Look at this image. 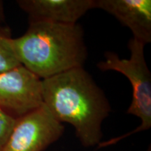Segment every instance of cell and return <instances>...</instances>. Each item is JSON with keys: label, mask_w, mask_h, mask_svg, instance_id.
Segmentation results:
<instances>
[{"label": "cell", "mask_w": 151, "mask_h": 151, "mask_svg": "<svg viewBox=\"0 0 151 151\" xmlns=\"http://www.w3.org/2000/svg\"><path fill=\"white\" fill-rule=\"evenodd\" d=\"M145 46L144 43L132 38L128 43L130 51L128 59L120 58L116 52L109 51L105 52V59L97 64L101 71H117L128 78L132 86V99L127 113L138 117L141 122L132 132L100 143L99 148L115 144L122 139L151 127V73L145 58Z\"/></svg>", "instance_id": "cell-3"}, {"label": "cell", "mask_w": 151, "mask_h": 151, "mask_svg": "<svg viewBox=\"0 0 151 151\" xmlns=\"http://www.w3.org/2000/svg\"><path fill=\"white\" fill-rule=\"evenodd\" d=\"M43 104L41 80L20 65L0 73V109L18 119Z\"/></svg>", "instance_id": "cell-5"}, {"label": "cell", "mask_w": 151, "mask_h": 151, "mask_svg": "<svg viewBox=\"0 0 151 151\" xmlns=\"http://www.w3.org/2000/svg\"><path fill=\"white\" fill-rule=\"evenodd\" d=\"M16 120L0 109V151H2L14 129Z\"/></svg>", "instance_id": "cell-9"}, {"label": "cell", "mask_w": 151, "mask_h": 151, "mask_svg": "<svg viewBox=\"0 0 151 151\" xmlns=\"http://www.w3.org/2000/svg\"><path fill=\"white\" fill-rule=\"evenodd\" d=\"M11 29L0 25V73L21 65L15 53Z\"/></svg>", "instance_id": "cell-8"}, {"label": "cell", "mask_w": 151, "mask_h": 151, "mask_svg": "<svg viewBox=\"0 0 151 151\" xmlns=\"http://www.w3.org/2000/svg\"><path fill=\"white\" fill-rule=\"evenodd\" d=\"M43 103L58 121L75 129L82 145H99L101 124L111 106L104 92L83 67L41 80Z\"/></svg>", "instance_id": "cell-1"}, {"label": "cell", "mask_w": 151, "mask_h": 151, "mask_svg": "<svg viewBox=\"0 0 151 151\" xmlns=\"http://www.w3.org/2000/svg\"><path fill=\"white\" fill-rule=\"evenodd\" d=\"M19 62L41 80L83 67L88 57L80 24L30 22L26 32L13 39Z\"/></svg>", "instance_id": "cell-2"}, {"label": "cell", "mask_w": 151, "mask_h": 151, "mask_svg": "<svg viewBox=\"0 0 151 151\" xmlns=\"http://www.w3.org/2000/svg\"><path fill=\"white\" fill-rule=\"evenodd\" d=\"M17 4L30 22L73 24L95 9V0H18Z\"/></svg>", "instance_id": "cell-6"}, {"label": "cell", "mask_w": 151, "mask_h": 151, "mask_svg": "<svg viewBox=\"0 0 151 151\" xmlns=\"http://www.w3.org/2000/svg\"><path fill=\"white\" fill-rule=\"evenodd\" d=\"M5 19L4 10V5L1 1H0V22H4Z\"/></svg>", "instance_id": "cell-10"}, {"label": "cell", "mask_w": 151, "mask_h": 151, "mask_svg": "<svg viewBox=\"0 0 151 151\" xmlns=\"http://www.w3.org/2000/svg\"><path fill=\"white\" fill-rule=\"evenodd\" d=\"M95 9L106 11L129 28L132 38L145 45L151 42L150 0H95Z\"/></svg>", "instance_id": "cell-7"}, {"label": "cell", "mask_w": 151, "mask_h": 151, "mask_svg": "<svg viewBox=\"0 0 151 151\" xmlns=\"http://www.w3.org/2000/svg\"><path fill=\"white\" fill-rule=\"evenodd\" d=\"M65 127L44 104L16 120L2 151H43L61 137Z\"/></svg>", "instance_id": "cell-4"}]
</instances>
